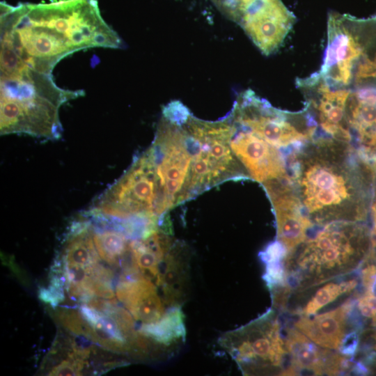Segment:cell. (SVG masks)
I'll return each mask as SVG.
<instances>
[{
    "instance_id": "obj_1",
    "label": "cell",
    "mask_w": 376,
    "mask_h": 376,
    "mask_svg": "<svg viewBox=\"0 0 376 376\" xmlns=\"http://www.w3.org/2000/svg\"><path fill=\"white\" fill-rule=\"evenodd\" d=\"M286 160L303 212L314 227L368 219L376 173L351 143L318 136Z\"/></svg>"
},
{
    "instance_id": "obj_20",
    "label": "cell",
    "mask_w": 376,
    "mask_h": 376,
    "mask_svg": "<svg viewBox=\"0 0 376 376\" xmlns=\"http://www.w3.org/2000/svg\"><path fill=\"white\" fill-rule=\"evenodd\" d=\"M358 315L370 320L376 327V292L365 290L363 295L354 301Z\"/></svg>"
},
{
    "instance_id": "obj_14",
    "label": "cell",
    "mask_w": 376,
    "mask_h": 376,
    "mask_svg": "<svg viewBox=\"0 0 376 376\" xmlns=\"http://www.w3.org/2000/svg\"><path fill=\"white\" fill-rule=\"evenodd\" d=\"M276 217L277 240L288 253L301 243L314 228L305 216L290 180H275L262 185Z\"/></svg>"
},
{
    "instance_id": "obj_12",
    "label": "cell",
    "mask_w": 376,
    "mask_h": 376,
    "mask_svg": "<svg viewBox=\"0 0 376 376\" xmlns=\"http://www.w3.org/2000/svg\"><path fill=\"white\" fill-rule=\"evenodd\" d=\"M299 86L306 91V108L313 116L319 136H326L352 143V136L346 120V105L351 91L345 88L329 86L317 73L304 81Z\"/></svg>"
},
{
    "instance_id": "obj_3",
    "label": "cell",
    "mask_w": 376,
    "mask_h": 376,
    "mask_svg": "<svg viewBox=\"0 0 376 376\" xmlns=\"http://www.w3.org/2000/svg\"><path fill=\"white\" fill-rule=\"evenodd\" d=\"M371 246V233L363 222L336 221L314 227L283 260L288 298L300 291L343 277L354 271Z\"/></svg>"
},
{
    "instance_id": "obj_2",
    "label": "cell",
    "mask_w": 376,
    "mask_h": 376,
    "mask_svg": "<svg viewBox=\"0 0 376 376\" xmlns=\"http://www.w3.org/2000/svg\"><path fill=\"white\" fill-rule=\"evenodd\" d=\"M1 46L23 67L52 75L64 57L91 47L119 48L121 39L101 16L95 0L49 3H1Z\"/></svg>"
},
{
    "instance_id": "obj_23",
    "label": "cell",
    "mask_w": 376,
    "mask_h": 376,
    "mask_svg": "<svg viewBox=\"0 0 376 376\" xmlns=\"http://www.w3.org/2000/svg\"><path fill=\"white\" fill-rule=\"evenodd\" d=\"M370 164L376 171V157L370 162Z\"/></svg>"
},
{
    "instance_id": "obj_18",
    "label": "cell",
    "mask_w": 376,
    "mask_h": 376,
    "mask_svg": "<svg viewBox=\"0 0 376 376\" xmlns=\"http://www.w3.org/2000/svg\"><path fill=\"white\" fill-rule=\"evenodd\" d=\"M358 285L357 278L335 279L321 284L314 285L313 293L300 304L291 308L290 312L298 316H308L316 314L327 305L338 299L340 297L350 294Z\"/></svg>"
},
{
    "instance_id": "obj_10",
    "label": "cell",
    "mask_w": 376,
    "mask_h": 376,
    "mask_svg": "<svg viewBox=\"0 0 376 376\" xmlns=\"http://www.w3.org/2000/svg\"><path fill=\"white\" fill-rule=\"evenodd\" d=\"M295 17L281 0H248L236 22L265 55L275 52L291 30Z\"/></svg>"
},
{
    "instance_id": "obj_4",
    "label": "cell",
    "mask_w": 376,
    "mask_h": 376,
    "mask_svg": "<svg viewBox=\"0 0 376 376\" xmlns=\"http://www.w3.org/2000/svg\"><path fill=\"white\" fill-rule=\"evenodd\" d=\"M1 135L24 134L46 140L58 139L63 127L59 110L65 102L84 95L56 86L52 75L24 67L1 75Z\"/></svg>"
},
{
    "instance_id": "obj_19",
    "label": "cell",
    "mask_w": 376,
    "mask_h": 376,
    "mask_svg": "<svg viewBox=\"0 0 376 376\" xmlns=\"http://www.w3.org/2000/svg\"><path fill=\"white\" fill-rule=\"evenodd\" d=\"M54 317L61 325L70 332L84 336L93 340L95 331L82 317L80 312L70 308H58L54 313Z\"/></svg>"
},
{
    "instance_id": "obj_11",
    "label": "cell",
    "mask_w": 376,
    "mask_h": 376,
    "mask_svg": "<svg viewBox=\"0 0 376 376\" xmlns=\"http://www.w3.org/2000/svg\"><path fill=\"white\" fill-rule=\"evenodd\" d=\"M231 126L230 145L251 179L260 184L290 180L284 153L249 129L226 116Z\"/></svg>"
},
{
    "instance_id": "obj_6",
    "label": "cell",
    "mask_w": 376,
    "mask_h": 376,
    "mask_svg": "<svg viewBox=\"0 0 376 376\" xmlns=\"http://www.w3.org/2000/svg\"><path fill=\"white\" fill-rule=\"evenodd\" d=\"M278 314L272 309L249 324L227 332L219 343L246 375H285L289 356Z\"/></svg>"
},
{
    "instance_id": "obj_5",
    "label": "cell",
    "mask_w": 376,
    "mask_h": 376,
    "mask_svg": "<svg viewBox=\"0 0 376 376\" xmlns=\"http://www.w3.org/2000/svg\"><path fill=\"white\" fill-rule=\"evenodd\" d=\"M181 125L191 155L185 201L224 181L251 179L231 149V126L227 116L206 121L191 113Z\"/></svg>"
},
{
    "instance_id": "obj_21",
    "label": "cell",
    "mask_w": 376,
    "mask_h": 376,
    "mask_svg": "<svg viewBox=\"0 0 376 376\" xmlns=\"http://www.w3.org/2000/svg\"><path fill=\"white\" fill-rule=\"evenodd\" d=\"M90 281L91 289L97 296L106 299H113L114 298L115 294L110 282L96 279L92 276Z\"/></svg>"
},
{
    "instance_id": "obj_24",
    "label": "cell",
    "mask_w": 376,
    "mask_h": 376,
    "mask_svg": "<svg viewBox=\"0 0 376 376\" xmlns=\"http://www.w3.org/2000/svg\"><path fill=\"white\" fill-rule=\"evenodd\" d=\"M374 18H375V19H376V16H375V17H374Z\"/></svg>"
},
{
    "instance_id": "obj_16",
    "label": "cell",
    "mask_w": 376,
    "mask_h": 376,
    "mask_svg": "<svg viewBox=\"0 0 376 376\" xmlns=\"http://www.w3.org/2000/svg\"><path fill=\"white\" fill-rule=\"evenodd\" d=\"M354 301L347 300L329 312L298 316L295 327L317 345L341 353L358 335L353 314Z\"/></svg>"
},
{
    "instance_id": "obj_8",
    "label": "cell",
    "mask_w": 376,
    "mask_h": 376,
    "mask_svg": "<svg viewBox=\"0 0 376 376\" xmlns=\"http://www.w3.org/2000/svg\"><path fill=\"white\" fill-rule=\"evenodd\" d=\"M229 115L281 150L285 157L318 134L317 123L306 107L298 112L281 110L250 89L238 95Z\"/></svg>"
},
{
    "instance_id": "obj_13",
    "label": "cell",
    "mask_w": 376,
    "mask_h": 376,
    "mask_svg": "<svg viewBox=\"0 0 376 376\" xmlns=\"http://www.w3.org/2000/svg\"><path fill=\"white\" fill-rule=\"evenodd\" d=\"M363 52L357 38L346 26L345 16L330 15L327 45L318 74L331 88H343L350 84L353 69Z\"/></svg>"
},
{
    "instance_id": "obj_7",
    "label": "cell",
    "mask_w": 376,
    "mask_h": 376,
    "mask_svg": "<svg viewBox=\"0 0 376 376\" xmlns=\"http://www.w3.org/2000/svg\"><path fill=\"white\" fill-rule=\"evenodd\" d=\"M88 208L118 218L146 216L163 220L170 210L147 150L136 156L124 174L97 196Z\"/></svg>"
},
{
    "instance_id": "obj_22",
    "label": "cell",
    "mask_w": 376,
    "mask_h": 376,
    "mask_svg": "<svg viewBox=\"0 0 376 376\" xmlns=\"http://www.w3.org/2000/svg\"><path fill=\"white\" fill-rule=\"evenodd\" d=\"M369 217L372 223V229L370 230L371 240L376 241V178Z\"/></svg>"
},
{
    "instance_id": "obj_9",
    "label": "cell",
    "mask_w": 376,
    "mask_h": 376,
    "mask_svg": "<svg viewBox=\"0 0 376 376\" xmlns=\"http://www.w3.org/2000/svg\"><path fill=\"white\" fill-rule=\"evenodd\" d=\"M152 159L169 210L185 202L191 155L180 125L162 116L154 140L147 149Z\"/></svg>"
},
{
    "instance_id": "obj_15",
    "label": "cell",
    "mask_w": 376,
    "mask_h": 376,
    "mask_svg": "<svg viewBox=\"0 0 376 376\" xmlns=\"http://www.w3.org/2000/svg\"><path fill=\"white\" fill-rule=\"evenodd\" d=\"M284 331L289 356L285 375H333L352 369L347 356L317 345L295 327H285Z\"/></svg>"
},
{
    "instance_id": "obj_17",
    "label": "cell",
    "mask_w": 376,
    "mask_h": 376,
    "mask_svg": "<svg viewBox=\"0 0 376 376\" xmlns=\"http://www.w3.org/2000/svg\"><path fill=\"white\" fill-rule=\"evenodd\" d=\"M346 120L352 144L371 162L376 157V88H361L350 93Z\"/></svg>"
}]
</instances>
